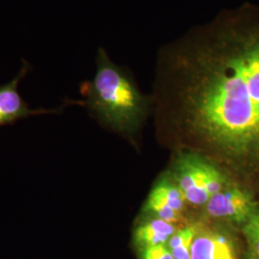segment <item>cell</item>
Segmentation results:
<instances>
[{"label": "cell", "mask_w": 259, "mask_h": 259, "mask_svg": "<svg viewBox=\"0 0 259 259\" xmlns=\"http://www.w3.org/2000/svg\"><path fill=\"white\" fill-rule=\"evenodd\" d=\"M142 259H175L171 250L164 245H157L143 249Z\"/></svg>", "instance_id": "12"}, {"label": "cell", "mask_w": 259, "mask_h": 259, "mask_svg": "<svg viewBox=\"0 0 259 259\" xmlns=\"http://www.w3.org/2000/svg\"><path fill=\"white\" fill-rule=\"evenodd\" d=\"M150 196H153L168 204L177 211H181L184 208L186 198L183 190L180 187L169 184H160L154 187Z\"/></svg>", "instance_id": "8"}, {"label": "cell", "mask_w": 259, "mask_h": 259, "mask_svg": "<svg viewBox=\"0 0 259 259\" xmlns=\"http://www.w3.org/2000/svg\"><path fill=\"white\" fill-rule=\"evenodd\" d=\"M147 206L149 210L155 213L158 219H161L168 223L176 222L179 219V211L173 209L168 204H164L163 202L153 196L149 195Z\"/></svg>", "instance_id": "10"}, {"label": "cell", "mask_w": 259, "mask_h": 259, "mask_svg": "<svg viewBox=\"0 0 259 259\" xmlns=\"http://www.w3.org/2000/svg\"><path fill=\"white\" fill-rule=\"evenodd\" d=\"M174 233L175 228L172 223L157 218L139 227L134 236L136 243L144 249L152 246L164 245Z\"/></svg>", "instance_id": "6"}, {"label": "cell", "mask_w": 259, "mask_h": 259, "mask_svg": "<svg viewBox=\"0 0 259 259\" xmlns=\"http://www.w3.org/2000/svg\"><path fill=\"white\" fill-rule=\"evenodd\" d=\"M251 259H258V258H256V257H253V258H251Z\"/></svg>", "instance_id": "13"}, {"label": "cell", "mask_w": 259, "mask_h": 259, "mask_svg": "<svg viewBox=\"0 0 259 259\" xmlns=\"http://www.w3.org/2000/svg\"><path fill=\"white\" fill-rule=\"evenodd\" d=\"M204 185L207 193L211 197L212 195L222 191L224 185V177L214 167L208 164L204 165Z\"/></svg>", "instance_id": "11"}, {"label": "cell", "mask_w": 259, "mask_h": 259, "mask_svg": "<svg viewBox=\"0 0 259 259\" xmlns=\"http://www.w3.org/2000/svg\"><path fill=\"white\" fill-rule=\"evenodd\" d=\"M96 65L93 81L83 87L90 109L108 125L129 127L141 113L143 99L124 69L111 62L103 47L97 51Z\"/></svg>", "instance_id": "1"}, {"label": "cell", "mask_w": 259, "mask_h": 259, "mask_svg": "<svg viewBox=\"0 0 259 259\" xmlns=\"http://www.w3.org/2000/svg\"><path fill=\"white\" fill-rule=\"evenodd\" d=\"M31 70V65L23 60L22 65L16 77L9 83L0 85V127L11 125L23 118L32 115L52 114L61 111V108L57 109H31L27 103L20 96L19 84L20 81Z\"/></svg>", "instance_id": "2"}, {"label": "cell", "mask_w": 259, "mask_h": 259, "mask_svg": "<svg viewBox=\"0 0 259 259\" xmlns=\"http://www.w3.org/2000/svg\"><path fill=\"white\" fill-rule=\"evenodd\" d=\"M198 232L196 227H188L172 235L169 241V250L175 259H190L191 248Z\"/></svg>", "instance_id": "7"}, {"label": "cell", "mask_w": 259, "mask_h": 259, "mask_svg": "<svg viewBox=\"0 0 259 259\" xmlns=\"http://www.w3.org/2000/svg\"><path fill=\"white\" fill-rule=\"evenodd\" d=\"M243 232L259 259V207L254 208L245 222Z\"/></svg>", "instance_id": "9"}, {"label": "cell", "mask_w": 259, "mask_h": 259, "mask_svg": "<svg viewBox=\"0 0 259 259\" xmlns=\"http://www.w3.org/2000/svg\"><path fill=\"white\" fill-rule=\"evenodd\" d=\"M204 163L200 161H185L180 172V188L185 193L186 201L201 205L207 203L210 196L204 185Z\"/></svg>", "instance_id": "5"}, {"label": "cell", "mask_w": 259, "mask_h": 259, "mask_svg": "<svg viewBox=\"0 0 259 259\" xmlns=\"http://www.w3.org/2000/svg\"><path fill=\"white\" fill-rule=\"evenodd\" d=\"M190 259H236V252L230 237L220 232H198Z\"/></svg>", "instance_id": "4"}, {"label": "cell", "mask_w": 259, "mask_h": 259, "mask_svg": "<svg viewBox=\"0 0 259 259\" xmlns=\"http://www.w3.org/2000/svg\"><path fill=\"white\" fill-rule=\"evenodd\" d=\"M250 195L238 188L212 195L206 203V210L213 217L245 223L254 210Z\"/></svg>", "instance_id": "3"}]
</instances>
